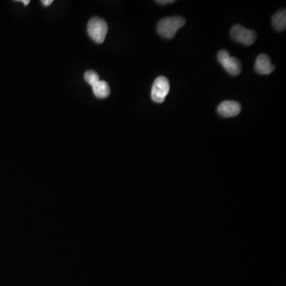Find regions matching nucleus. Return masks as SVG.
<instances>
[{"label":"nucleus","instance_id":"nucleus-1","mask_svg":"<svg viewBox=\"0 0 286 286\" xmlns=\"http://www.w3.org/2000/svg\"><path fill=\"white\" fill-rule=\"evenodd\" d=\"M186 23V20L183 17H166L159 21L157 31L161 37L166 39H172L175 37L178 30L183 27Z\"/></svg>","mask_w":286,"mask_h":286},{"label":"nucleus","instance_id":"nucleus-2","mask_svg":"<svg viewBox=\"0 0 286 286\" xmlns=\"http://www.w3.org/2000/svg\"><path fill=\"white\" fill-rule=\"evenodd\" d=\"M87 30L89 37L96 43L101 44L105 40L108 26L103 18L94 17L89 20Z\"/></svg>","mask_w":286,"mask_h":286},{"label":"nucleus","instance_id":"nucleus-3","mask_svg":"<svg viewBox=\"0 0 286 286\" xmlns=\"http://www.w3.org/2000/svg\"><path fill=\"white\" fill-rule=\"evenodd\" d=\"M218 61L223 66L225 70L232 75L238 76L242 72V64L239 59L230 56V53L226 50L219 51L218 53Z\"/></svg>","mask_w":286,"mask_h":286},{"label":"nucleus","instance_id":"nucleus-4","mask_svg":"<svg viewBox=\"0 0 286 286\" xmlns=\"http://www.w3.org/2000/svg\"><path fill=\"white\" fill-rule=\"evenodd\" d=\"M170 90L169 81L165 76L156 78L151 90V98L155 103H161L165 101L167 95Z\"/></svg>","mask_w":286,"mask_h":286},{"label":"nucleus","instance_id":"nucleus-5","mask_svg":"<svg viewBox=\"0 0 286 286\" xmlns=\"http://www.w3.org/2000/svg\"><path fill=\"white\" fill-rule=\"evenodd\" d=\"M232 38L236 42L245 45H251L257 39V34L254 31H250L241 25H235L231 31Z\"/></svg>","mask_w":286,"mask_h":286},{"label":"nucleus","instance_id":"nucleus-6","mask_svg":"<svg viewBox=\"0 0 286 286\" xmlns=\"http://www.w3.org/2000/svg\"><path fill=\"white\" fill-rule=\"evenodd\" d=\"M241 104L236 101L226 100L222 102L218 107V113L225 118H232L241 112Z\"/></svg>","mask_w":286,"mask_h":286},{"label":"nucleus","instance_id":"nucleus-7","mask_svg":"<svg viewBox=\"0 0 286 286\" xmlns=\"http://www.w3.org/2000/svg\"><path fill=\"white\" fill-rule=\"evenodd\" d=\"M254 69L256 73L260 75H269L275 70V66L272 65L268 55L262 53L256 58Z\"/></svg>","mask_w":286,"mask_h":286},{"label":"nucleus","instance_id":"nucleus-8","mask_svg":"<svg viewBox=\"0 0 286 286\" xmlns=\"http://www.w3.org/2000/svg\"><path fill=\"white\" fill-rule=\"evenodd\" d=\"M93 93L99 99H106L110 96V89L108 83L104 80H99L93 86Z\"/></svg>","mask_w":286,"mask_h":286},{"label":"nucleus","instance_id":"nucleus-9","mask_svg":"<svg viewBox=\"0 0 286 286\" xmlns=\"http://www.w3.org/2000/svg\"><path fill=\"white\" fill-rule=\"evenodd\" d=\"M272 24L274 29L277 31H283L286 27V11L281 9L274 14L272 18Z\"/></svg>","mask_w":286,"mask_h":286},{"label":"nucleus","instance_id":"nucleus-10","mask_svg":"<svg viewBox=\"0 0 286 286\" xmlns=\"http://www.w3.org/2000/svg\"><path fill=\"white\" fill-rule=\"evenodd\" d=\"M84 80L89 83V85L93 87L95 83H97L100 80V76L95 71L89 70L84 73Z\"/></svg>","mask_w":286,"mask_h":286},{"label":"nucleus","instance_id":"nucleus-11","mask_svg":"<svg viewBox=\"0 0 286 286\" xmlns=\"http://www.w3.org/2000/svg\"><path fill=\"white\" fill-rule=\"evenodd\" d=\"M156 3L161 4V5H166V4H174L175 1L174 0H158V1H156Z\"/></svg>","mask_w":286,"mask_h":286},{"label":"nucleus","instance_id":"nucleus-12","mask_svg":"<svg viewBox=\"0 0 286 286\" xmlns=\"http://www.w3.org/2000/svg\"><path fill=\"white\" fill-rule=\"evenodd\" d=\"M53 0H42V1H41V3L45 7L51 5V4H53Z\"/></svg>","mask_w":286,"mask_h":286},{"label":"nucleus","instance_id":"nucleus-13","mask_svg":"<svg viewBox=\"0 0 286 286\" xmlns=\"http://www.w3.org/2000/svg\"><path fill=\"white\" fill-rule=\"evenodd\" d=\"M20 2L22 3V4H23L24 5L27 6L28 4H29L30 3H31V1H30V0H21Z\"/></svg>","mask_w":286,"mask_h":286}]
</instances>
